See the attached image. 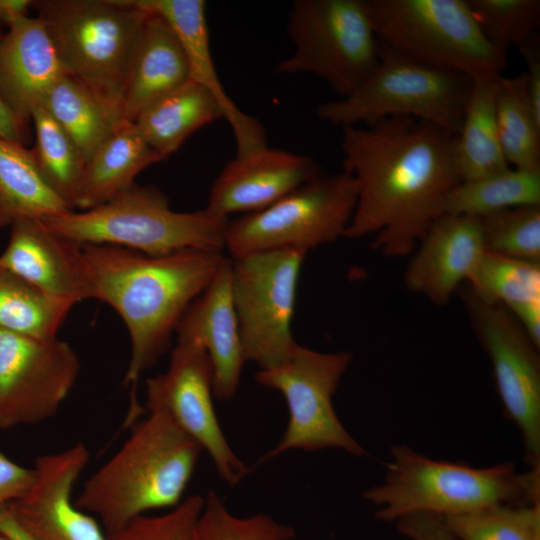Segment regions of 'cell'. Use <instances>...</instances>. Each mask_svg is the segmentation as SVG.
I'll return each instance as SVG.
<instances>
[{
	"label": "cell",
	"instance_id": "obj_1",
	"mask_svg": "<svg viewBox=\"0 0 540 540\" xmlns=\"http://www.w3.org/2000/svg\"><path fill=\"white\" fill-rule=\"evenodd\" d=\"M453 138L411 117L342 127L343 171L357 188L355 210L343 237L373 235L372 248L385 256L411 255L444 214L447 194L461 181Z\"/></svg>",
	"mask_w": 540,
	"mask_h": 540
},
{
	"label": "cell",
	"instance_id": "obj_2",
	"mask_svg": "<svg viewBox=\"0 0 540 540\" xmlns=\"http://www.w3.org/2000/svg\"><path fill=\"white\" fill-rule=\"evenodd\" d=\"M90 299L110 305L126 325L130 359L123 383L135 388L170 346L190 304L221 268L222 252L185 249L164 256L112 245H81Z\"/></svg>",
	"mask_w": 540,
	"mask_h": 540
},
{
	"label": "cell",
	"instance_id": "obj_3",
	"mask_svg": "<svg viewBox=\"0 0 540 540\" xmlns=\"http://www.w3.org/2000/svg\"><path fill=\"white\" fill-rule=\"evenodd\" d=\"M147 412L75 499L107 534L150 511L177 506L203 451L165 411Z\"/></svg>",
	"mask_w": 540,
	"mask_h": 540
},
{
	"label": "cell",
	"instance_id": "obj_4",
	"mask_svg": "<svg viewBox=\"0 0 540 540\" xmlns=\"http://www.w3.org/2000/svg\"><path fill=\"white\" fill-rule=\"evenodd\" d=\"M382 483L363 492L376 517L395 522L411 513L439 517L496 504L540 502V467L518 472L513 462L475 468L434 460L406 445H393Z\"/></svg>",
	"mask_w": 540,
	"mask_h": 540
},
{
	"label": "cell",
	"instance_id": "obj_5",
	"mask_svg": "<svg viewBox=\"0 0 540 540\" xmlns=\"http://www.w3.org/2000/svg\"><path fill=\"white\" fill-rule=\"evenodd\" d=\"M39 220L52 232L81 245H112L164 256L185 249L222 252L229 218L206 208L175 212L157 187L135 184L94 208Z\"/></svg>",
	"mask_w": 540,
	"mask_h": 540
},
{
	"label": "cell",
	"instance_id": "obj_6",
	"mask_svg": "<svg viewBox=\"0 0 540 540\" xmlns=\"http://www.w3.org/2000/svg\"><path fill=\"white\" fill-rule=\"evenodd\" d=\"M380 44L471 80L495 79L506 54L480 28L466 0H366Z\"/></svg>",
	"mask_w": 540,
	"mask_h": 540
},
{
	"label": "cell",
	"instance_id": "obj_7",
	"mask_svg": "<svg viewBox=\"0 0 540 540\" xmlns=\"http://www.w3.org/2000/svg\"><path fill=\"white\" fill-rule=\"evenodd\" d=\"M472 80L405 57L380 44V60L350 95L316 108L319 120L345 127L370 126L389 117H411L455 136Z\"/></svg>",
	"mask_w": 540,
	"mask_h": 540
},
{
	"label": "cell",
	"instance_id": "obj_8",
	"mask_svg": "<svg viewBox=\"0 0 540 540\" xmlns=\"http://www.w3.org/2000/svg\"><path fill=\"white\" fill-rule=\"evenodd\" d=\"M67 74L119 103L128 62L148 13L129 0H36Z\"/></svg>",
	"mask_w": 540,
	"mask_h": 540
},
{
	"label": "cell",
	"instance_id": "obj_9",
	"mask_svg": "<svg viewBox=\"0 0 540 540\" xmlns=\"http://www.w3.org/2000/svg\"><path fill=\"white\" fill-rule=\"evenodd\" d=\"M287 32L294 51L274 71L311 73L340 98L354 92L380 60L366 0H296Z\"/></svg>",
	"mask_w": 540,
	"mask_h": 540
},
{
	"label": "cell",
	"instance_id": "obj_10",
	"mask_svg": "<svg viewBox=\"0 0 540 540\" xmlns=\"http://www.w3.org/2000/svg\"><path fill=\"white\" fill-rule=\"evenodd\" d=\"M356 201L350 174L322 173L272 205L229 220L225 248L233 258L281 249L307 253L343 237Z\"/></svg>",
	"mask_w": 540,
	"mask_h": 540
},
{
	"label": "cell",
	"instance_id": "obj_11",
	"mask_svg": "<svg viewBox=\"0 0 540 540\" xmlns=\"http://www.w3.org/2000/svg\"><path fill=\"white\" fill-rule=\"evenodd\" d=\"M351 361L347 351L319 352L298 345L286 361L255 374L258 384L283 395L289 411L281 440L261 462L293 449L332 448L357 457L367 456V451L344 428L332 404Z\"/></svg>",
	"mask_w": 540,
	"mask_h": 540
},
{
	"label": "cell",
	"instance_id": "obj_12",
	"mask_svg": "<svg viewBox=\"0 0 540 540\" xmlns=\"http://www.w3.org/2000/svg\"><path fill=\"white\" fill-rule=\"evenodd\" d=\"M306 254L281 249L231 260L232 298L244 358L260 369L283 363L298 346L292 336L291 321Z\"/></svg>",
	"mask_w": 540,
	"mask_h": 540
},
{
	"label": "cell",
	"instance_id": "obj_13",
	"mask_svg": "<svg viewBox=\"0 0 540 540\" xmlns=\"http://www.w3.org/2000/svg\"><path fill=\"white\" fill-rule=\"evenodd\" d=\"M466 303L474 332L491 361L504 414L521 433L526 464L540 467L539 348L503 305L481 301L470 292Z\"/></svg>",
	"mask_w": 540,
	"mask_h": 540
},
{
	"label": "cell",
	"instance_id": "obj_14",
	"mask_svg": "<svg viewBox=\"0 0 540 540\" xmlns=\"http://www.w3.org/2000/svg\"><path fill=\"white\" fill-rule=\"evenodd\" d=\"M79 372V357L67 342L0 329V430L55 416Z\"/></svg>",
	"mask_w": 540,
	"mask_h": 540
},
{
	"label": "cell",
	"instance_id": "obj_15",
	"mask_svg": "<svg viewBox=\"0 0 540 540\" xmlns=\"http://www.w3.org/2000/svg\"><path fill=\"white\" fill-rule=\"evenodd\" d=\"M145 410L165 411L176 425L205 450L220 476L234 486L248 468L232 450L213 405V369L205 349L177 340L164 373L145 383Z\"/></svg>",
	"mask_w": 540,
	"mask_h": 540
},
{
	"label": "cell",
	"instance_id": "obj_16",
	"mask_svg": "<svg viewBox=\"0 0 540 540\" xmlns=\"http://www.w3.org/2000/svg\"><path fill=\"white\" fill-rule=\"evenodd\" d=\"M89 458L86 445L77 442L35 459L30 486L6 508L29 540H108L99 521L73 499Z\"/></svg>",
	"mask_w": 540,
	"mask_h": 540
},
{
	"label": "cell",
	"instance_id": "obj_17",
	"mask_svg": "<svg viewBox=\"0 0 540 540\" xmlns=\"http://www.w3.org/2000/svg\"><path fill=\"white\" fill-rule=\"evenodd\" d=\"M322 174L310 155L267 145L236 154L213 181L207 206L226 217L260 211Z\"/></svg>",
	"mask_w": 540,
	"mask_h": 540
},
{
	"label": "cell",
	"instance_id": "obj_18",
	"mask_svg": "<svg viewBox=\"0 0 540 540\" xmlns=\"http://www.w3.org/2000/svg\"><path fill=\"white\" fill-rule=\"evenodd\" d=\"M485 250L481 219L442 214L411 254L406 286L436 305H445L468 281Z\"/></svg>",
	"mask_w": 540,
	"mask_h": 540
},
{
	"label": "cell",
	"instance_id": "obj_19",
	"mask_svg": "<svg viewBox=\"0 0 540 540\" xmlns=\"http://www.w3.org/2000/svg\"><path fill=\"white\" fill-rule=\"evenodd\" d=\"M0 267L74 305L90 299L81 244L52 232L39 219L19 218L10 225Z\"/></svg>",
	"mask_w": 540,
	"mask_h": 540
},
{
	"label": "cell",
	"instance_id": "obj_20",
	"mask_svg": "<svg viewBox=\"0 0 540 540\" xmlns=\"http://www.w3.org/2000/svg\"><path fill=\"white\" fill-rule=\"evenodd\" d=\"M232 262H224L212 282L190 304L177 325V340L192 341L207 352L213 369V394L232 399L245 361L232 298Z\"/></svg>",
	"mask_w": 540,
	"mask_h": 540
},
{
	"label": "cell",
	"instance_id": "obj_21",
	"mask_svg": "<svg viewBox=\"0 0 540 540\" xmlns=\"http://www.w3.org/2000/svg\"><path fill=\"white\" fill-rule=\"evenodd\" d=\"M65 74L38 16L21 17L0 34V98L21 120L30 123L32 113Z\"/></svg>",
	"mask_w": 540,
	"mask_h": 540
},
{
	"label": "cell",
	"instance_id": "obj_22",
	"mask_svg": "<svg viewBox=\"0 0 540 540\" xmlns=\"http://www.w3.org/2000/svg\"><path fill=\"white\" fill-rule=\"evenodd\" d=\"M135 7L163 18L176 35L188 61L190 79L208 90L219 103L233 131L236 154L267 145L265 131L254 117L242 112L224 90L212 58L203 0H130Z\"/></svg>",
	"mask_w": 540,
	"mask_h": 540
},
{
	"label": "cell",
	"instance_id": "obj_23",
	"mask_svg": "<svg viewBox=\"0 0 540 540\" xmlns=\"http://www.w3.org/2000/svg\"><path fill=\"white\" fill-rule=\"evenodd\" d=\"M189 79L188 61L176 35L163 18L148 13L120 91L124 118L133 122L148 105Z\"/></svg>",
	"mask_w": 540,
	"mask_h": 540
},
{
	"label": "cell",
	"instance_id": "obj_24",
	"mask_svg": "<svg viewBox=\"0 0 540 540\" xmlns=\"http://www.w3.org/2000/svg\"><path fill=\"white\" fill-rule=\"evenodd\" d=\"M133 122L125 121L87 161L74 208L88 210L130 189L136 176L163 161Z\"/></svg>",
	"mask_w": 540,
	"mask_h": 540
},
{
	"label": "cell",
	"instance_id": "obj_25",
	"mask_svg": "<svg viewBox=\"0 0 540 540\" xmlns=\"http://www.w3.org/2000/svg\"><path fill=\"white\" fill-rule=\"evenodd\" d=\"M43 106L72 139L86 163L127 121L117 101L69 74L52 86Z\"/></svg>",
	"mask_w": 540,
	"mask_h": 540
},
{
	"label": "cell",
	"instance_id": "obj_26",
	"mask_svg": "<svg viewBox=\"0 0 540 540\" xmlns=\"http://www.w3.org/2000/svg\"><path fill=\"white\" fill-rule=\"evenodd\" d=\"M223 118L213 95L189 79L143 109L133 123L162 158L176 152L198 129Z\"/></svg>",
	"mask_w": 540,
	"mask_h": 540
},
{
	"label": "cell",
	"instance_id": "obj_27",
	"mask_svg": "<svg viewBox=\"0 0 540 540\" xmlns=\"http://www.w3.org/2000/svg\"><path fill=\"white\" fill-rule=\"evenodd\" d=\"M498 78L472 80L461 126L453 138L454 161L461 181L483 178L510 167L502 152L496 123Z\"/></svg>",
	"mask_w": 540,
	"mask_h": 540
},
{
	"label": "cell",
	"instance_id": "obj_28",
	"mask_svg": "<svg viewBox=\"0 0 540 540\" xmlns=\"http://www.w3.org/2000/svg\"><path fill=\"white\" fill-rule=\"evenodd\" d=\"M70 210L44 180L32 150L0 137V228Z\"/></svg>",
	"mask_w": 540,
	"mask_h": 540
},
{
	"label": "cell",
	"instance_id": "obj_29",
	"mask_svg": "<svg viewBox=\"0 0 540 540\" xmlns=\"http://www.w3.org/2000/svg\"><path fill=\"white\" fill-rule=\"evenodd\" d=\"M523 206H540V168L510 166L490 176L460 181L446 196L444 214L482 219Z\"/></svg>",
	"mask_w": 540,
	"mask_h": 540
},
{
	"label": "cell",
	"instance_id": "obj_30",
	"mask_svg": "<svg viewBox=\"0 0 540 540\" xmlns=\"http://www.w3.org/2000/svg\"><path fill=\"white\" fill-rule=\"evenodd\" d=\"M495 112L507 163L512 167L539 169L540 116L531 104L524 72L497 79Z\"/></svg>",
	"mask_w": 540,
	"mask_h": 540
},
{
	"label": "cell",
	"instance_id": "obj_31",
	"mask_svg": "<svg viewBox=\"0 0 540 540\" xmlns=\"http://www.w3.org/2000/svg\"><path fill=\"white\" fill-rule=\"evenodd\" d=\"M73 306L0 267L1 330L36 339H54Z\"/></svg>",
	"mask_w": 540,
	"mask_h": 540
},
{
	"label": "cell",
	"instance_id": "obj_32",
	"mask_svg": "<svg viewBox=\"0 0 540 540\" xmlns=\"http://www.w3.org/2000/svg\"><path fill=\"white\" fill-rule=\"evenodd\" d=\"M467 282L476 298L501 304L510 312L540 303V262L485 250Z\"/></svg>",
	"mask_w": 540,
	"mask_h": 540
},
{
	"label": "cell",
	"instance_id": "obj_33",
	"mask_svg": "<svg viewBox=\"0 0 540 540\" xmlns=\"http://www.w3.org/2000/svg\"><path fill=\"white\" fill-rule=\"evenodd\" d=\"M36 140L31 149L50 188L73 210L86 161L72 139L44 106L32 113Z\"/></svg>",
	"mask_w": 540,
	"mask_h": 540
},
{
	"label": "cell",
	"instance_id": "obj_34",
	"mask_svg": "<svg viewBox=\"0 0 540 540\" xmlns=\"http://www.w3.org/2000/svg\"><path fill=\"white\" fill-rule=\"evenodd\" d=\"M439 518L459 540H540V502L496 504Z\"/></svg>",
	"mask_w": 540,
	"mask_h": 540
},
{
	"label": "cell",
	"instance_id": "obj_35",
	"mask_svg": "<svg viewBox=\"0 0 540 540\" xmlns=\"http://www.w3.org/2000/svg\"><path fill=\"white\" fill-rule=\"evenodd\" d=\"M490 43L503 53L519 48L540 26L539 0H466Z\"/></svg>",
	"mask_w": 540,
	"mask_h": 540
},
{
	"label": "cell",
	"instance_id": "obj_36",
	"mask_svg": "<svg viewBox=\"0 0 540 540\" xmlns=\"http://www.w3.org/2000/svg\"><path fill=\"white\" fill-rule=\"evenodd\" d=\"M199 540H293V526L265 513L248 517L232 514L214 491L204 497L197 523Z\"/></svg>",
	"mask_w": 540,
	"mask_h": 540
},
{
	"label": "cell",
	"instance_id": "obj_37",
	"mask_svg": "<svg viewBox=\"0 0 540 540\" xmlns=\"http://www.w3.org/2000/svg\"><path fill=\"white\" fill-rule=\"evenodd\" d=\"M487 251L540 262V206L499 211L481 219Z\"/></svg>",
	"mask_w": 540,
	"mask_h": 540
},
{
	"label": "cell",
	"instance_id": "obj_38",
	"mask_svg": "<svg viewBox=\"0 0 540 540\" xmlns=\"http://www.w3.org/2000/svg\"><path fill=\"white\" fill-rule=\"evenodd\" d=\"M204 497L194 494L160 515L139 516L119 530L107 534L108 540H199L197 523Z\"/></svg>",
	"mask_w": 540,
	"mask_h": 540
},
{
	"label": "cell",
	"instance_id": "obj_39",
	"mask_svg": "<svg viewBox=\"0 0 540 540\" xmlns=\"http://www.w3.org/2000/svg\"><path fill=\"white\" fill-rule=\"evenodd\" d=\"M397 531L410 540H459L435 515L411 513L394 522Z\"/></svg>",
	"mask_w": 540,
	"mask_h": 540
},
{
	"label": "cell",
	"instance_id": "obj_40",
	"mask_svg": "<svg viewBox=\"0 0 540 540\" xmlns=\"http://www.w3.org/2000/svg\"><path fill=\"white\" fill-rule=\"evenodd\" d=\"M32 467H24L0 450V513L28 489Z\"/></svg>",
	"mask_w": 540,
	"mask_h": 540
},
{
	"label": "cell",
	"instance_id": "obj_41",
	"mask_svg": "<svg viewBox=\"0 0 540 540\" xmlns=\"http://www.w3.org/2000/svg\"><path fill=\"white\" fill-rule=\"evenodd\" d=\"M536 34L518 48L527 70L524 72L531 104L540 116V45Z\"/></svg>",
	"mask_w": 540,
	"mask_h": 540
},
{
	"label": "cell",
	"instance_id": "obj_42",
	"mask_svg": "<svg viewBox=\"0 0 540 540\" xmlns=\"http://www.w3.org/2000/svg\"><path fill=\"white\" fill-rule=\"evenodd\" d=\"M0 137L27 145L31 140L29 123L17 117L0 98Z\"/></svg>",
	"mask_w": 540,
	"mask_h": 540
},
{
	"label": "cell",
	"instance_id": "obj_43",
	"mask_svg": "<svg viewBox=\"0 0 540 540\" xmlns=\"http://www.w3.org/2000/svg\"><path fill=\"white\" fill-rule=\"evenodd\" d=\"M32 0H0V28L8 27L17 19L29 16Z\"/></svg>",
	"mask_w": 540,
	"mask_h": 540
},
{
	"label": "cell",
	"instance_id": "obj_44",
	"mask_svg": "<svg viewBox=\"0 0 540 540\" xmlns=\"http://www.w3.org/2000/svg\"><path fill=\"white\" fill-rule=\"evenodd\" d=\"M6 508L0 513V534L10 540H29L19 529Z\"/></svg>",
	"mask_w": 540,
	"mask_h": 540
},
{
	"label": "cell",
	"instance_id": "obj_45",
	"mask_svg": "<svg viewBox=\"0 0 540 540\" xmlns=\"http://www.w3.org/2000/svg\"><path fill=\"white\" fill-rule=\"evenodd\" d=\"M0 540H10L9 538H7L6 536L0 534Z\"/></svg>",
	"mask_w": 540,
	"mask_h": 540
}]
</instances>
